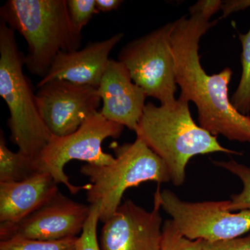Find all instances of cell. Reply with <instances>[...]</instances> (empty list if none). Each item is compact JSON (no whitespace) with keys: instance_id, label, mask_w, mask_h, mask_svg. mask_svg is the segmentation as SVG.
<instances>
[{"instance_id":"7","label":"cell","mask_w":250,"mask_h":250,"mask_svg":"<svg viewBox=\"0 0 250 250\" xmlns=\"http://www.w3.org/2000/svg\"><path fill=\"white\" fill-rule=\"evenodd\" d=\"M174 22L130 41L122 48L118 60L129 70L133 82L147 97L161 105L173 104L177 98L175 63L172 34Z\"/></svg>"},{"instance_id":"14","label":"cell","mask_w":250,"mask_h":250,"mask_svg":"<svg viewBox=\"0 0 250 250\" xmlns=\"http://www.w3.org/2000/svg\"><path fill=\"white\" fill-rule=\"evenodd\" d=\"M58 184L48 173L20 182H0V222L13 223L26 218L53 198Z\"/></svg>"},{"instance_id":"23","label":"cell","mask_w":250,"mask_h":250,"mask_svg":"<svg viewBox=\"0 0 250 250\" xmlns=\"http://www.w3.org/2000/svg\"><path fill=\"white\" fill-rule=\"evenodd\" d=\"M223 1L220 0H200L189 8L190 15L201 14L210 20V18L222 9Z\"/></svg>"},{"instance_id":"4","label":"cell","mask_w":250,"mask_h":250,"mask_svg":"<svg viewBox=\"0 0 250 250\" xmlns=\"http://www.w3.org/2000/svg\"><path fill=\"white\" fill-rule=\"evenodd\" d=\"M24 65V55L18 48L15 31L1 20L0 95L9 108L8 127L18 151L36 160L52 134L41 118Z\"/></svg>"},{"instance_id":"15","label":"cell","mask_w":250,"mask_h":250,"mask_svg":"<svg viewBox=\"0 0 250 250\" xmlns=\"http://www.w3.org/2000/svg\"><path fill=\"white\" fill-rule=\"evenodd\" d=\"M43 173L36 160L18 151L14 152L6 146L4 132L0 134V182H20Z\"/></svg>"},{"instance_id":"18","label":"cell","mask_w":250,"mask_h":250,"mask_svg":"<svg viewBox=\"0 0 250 250\" xmlns=\"http://www.w3.org/2000/svg\"><path fill=\"white\" fill-rule=\"evenodd\" d=\"M77 237L58 241L14 238L1 241L0 250H76Z\"/></svg>"},{"instance_id":"13","label":"cell","mask_w":250,"mask_h":250,"mask_svg":"<svg viewBox=\"0 0 250 250\" xmlns=\"http://www.w3.org/2000/svg\"><path fill=\"white\" fill-rule=\"evenodd\" d=\"M123 37V33H118L106 40L88 42L83 48L62 52L37 88L52 81L64 80L98 88L111 59L110 53Z\"/></svg>"},{"instance_id":"5","label":"cell","mask_w":250,"mask_h":250,"mask_svg":"<svg viewBox=\"0 0 250 250\" xmlns=\"http://www.w3.org/2000/svg\"><path fill=\"white\" fill-rule=\"evenodd\" d=\"M115 160L104 166L86 164L80 172L90 181L86 191L90 205H100V220L104 223L121 205L125 192L147 182H170L167 167L160 157L144 141L136 137L134 142L112 147Z\"/></svg>"},{"instance_id":"10","label":"cell","mask_w":250,"mask_h":250,"mask_svg":"<svg viewBox=\"0 0 250 250\" xmlns=\"http://www.w3.org/2000/svg\"><path fill=\"white\" fill-rule=\"evenodd\" d=\"M91 207L73 201L60 192L16 223H1V241L14 238L58 241L75 238L83 231Z\"/></svg>"},{"instance_id":"16","label":"cell","mask_w":250,"mask_h":250,"mask_svg":"<svg viewBox=\"0 0 250 250\" xmlns=\"http://www.w3.org/2000/svg\"><path fill=\"white\" fill-rule=\"evenodd\" d=\"M242 45V73L239 83L231 98L237 111L243 115L250 112V29L246 34H239Z\"/></svg>"},{"instance_id":"24","label":"cell","mask_w":250,"mask_h":250,"mask_svg":"<svg viewBox=\"0 0 250 250\" xmlns=\"http://www.w3.org/2000/svg\"><path fill=\"white\" fill-rule=\"evenodd\" d=\"M123 2L121 0H96V7L99 12H110L118 9Z\"/></svg>"},{"instance_id":"8","label":"cell","mask_w":250,"mask_h":250,"mask_svg":"<svg viewBox=\"0 0 250 250\" xmlns=\"http://www.w3.org/2000/svg\"><path fill=\"white\" fill-rule=\"evenodd\" d=\"M161 208L170 215L179 232L190 240L219 241L250 231V210L233 213L225 201H184L172 190L161 191Z\"/></svg>"},{"instance_id":"2","label":"cell","mask_w":250,"mask_h":250,"mask_svg":"<svg viewBox=\"0 0 250 250\" xmlns=\"http://www.w3.org/2000/svg\"><path fill=\"white\" fill-rule=\"evenodd\" d=\"M135 132L164 161L170 182L177 187L185 182L186 168L194 156L215 152L242 154L221 146L216 136L197 125L188 102L179 97L173 104H146Z\"/></svg>"},{"instance_id":"19","label":"cell","mask_w":250,"mask_h":250,"mask_svg":"<svg viewBox=\"0 0 250 250\" xmlns=\"http://www.w3.org/2000/svg\"><path fill=\"white\" fill-rule=\"evenodd\" d=\"M163 250H203L202 240L186 238L172 220H166L163 225Z\"/></svg>"},{"instance_id":"6","label":"cell","mask_w":250,"mask_h":250,"mask_svg":"<svg viewBox=\"0 0 250 250\" xmlns=\"http://www.w3.org/2000/svg\"><path fill=\"white\" fill-rule=\"evenodd\" d=\"M125 126L106 119L100 111L90 116L75 132L66 136L52 135L45 147L36 159L42 172L48 173L57 184H64L72 194L90 189V184L76 186L71 184L64 171L67 163L73 160L88 164H111L114 156L104 152L103 143L108 138L117 139Z\"/></svg>"},{"instance_id":"9","label":"cell","mask_w":250,"mask_h":250,"mask_svg":"<svg viewBox=\"0 0 250 250\" xmlns=\"http://www.w3.org/2000/svg\"><path fill=\"white\" fill-rule=\"evenodd\" d=\"M36 104L41 118L53 136L77 131L98 112L102 100L98 88L64 80H55L38 88Z\"/></svg>"},{"instance_id":"12","label":"cell","mask_w":250,"mask_h":250,"mask_svg":"<svg viewBox=\"0 0 250 250\" xmlns=\"http://www.w3.org/2000/svg\"><path fill=\"white\" fill-rule=\"evenodd\" d=\"M98 90L103 104L100 113L108 121L136 131L147 97L133 82L123 62L110 59Z\"/></svg>"},{"instance_id":"20","label":"cell","mask_w":250,"mask_h":250,"mask_svg":"<svg viewBox=\"0 0 250 250\" xmlns=\"http://www.w3.org/2000/svg\"><path fill=\"white\" fill-rule=\"evenodd\" d=\"M67 6L72 25L80 34L93 16L100 13L96 0H67Z\"/></svg>"},{"instance_id":"21","label":"cell","mask_w":250,"mask_h":250,"mask_svg":"<svg viewBox=\"0 0 250 250\" xmlns=\"http://www.w3.org/2000/svg\"><path fill=\"white\" fill-rule=\"evenodd\" d=\"M90 213L80 237L77 238L76 250H101L98 241L97 229L100 221V205H90Z\"/></svg>"},{"instance_id":"3","label":"cell","mask_w":250,"mask_h":250,"mask_svg":"<svg viewBox=\"0 0 250 250\" xmlns=\"http://www.w3.org/2000/svg\"><path fill=\"white\" fill-rule=\"evenodd\" d=\"M0 16L27 42L24 65L41 79L59 54L80 49L82 34L72 25L67 0H9Z\"/></svg>"},{"instance_id":"22","label":"cell","mask_w":250,"mask_h":250,"mask_svg":"<svg viewBox=\"0 0 250 250\" xmlns=\"http://www.w3.org/2000/svg\"><path fill=\"white\" fill-rule=\"evenodd\" d=\"M203 250H250V233L246 236L219 241L202 240Z\"/></svg>"},{"instance_id":"1","label":"cell","mask_w":250,"mask_h":250,"mask_svg":"<svg viewBox=\"0 0 250 250\" xmlns=\"http://www.w3.org/2000/svg\"><path fill=\"white\" fill-rule=\"evenodd\" d=\"M218 21L198 14L174 21L172 45L179 98L195 104L199 125L213 136L250 143V116L237 111L229 97L232 70L209 75L200 62V41Z\"/></svg>"},{"instance_id":"11","label":"cell","mask_w":250,"mask_h":250,"mask_svg":"<svg viewBox=\"0 0 250 250\" xmlns=\"http://www.w3.org/2000/svg\"><path fill=\"white\" fill-rule=\"evenodd\" d=\"M161 189L154 194L151 211L127 200L104 223L101 250H163Z\"/></svg>"},{"instance_id":"17","label":"cell","mask_w":250,"mask_h":250,"mask_svg":"<svg viewBox=\"0 0 250 250\" xmlns=\"http://www.w3.org/2000/svg\"><path fill=\"white\" fill-rule=\"evenodd\" d=\"M213 164L236 175L243 184V190L240 193L231 195L227 200V208L231 212L250 210V167L240 164L236 161H213Z\"/></svg>"}]
</instances>
